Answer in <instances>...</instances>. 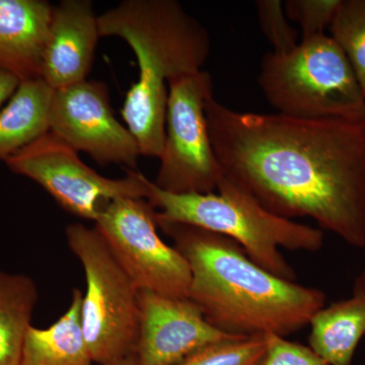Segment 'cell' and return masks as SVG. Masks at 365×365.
Returning <instances> with one entry per match:
<instances>
[{
	"label": "cell",
	"instance_id": "e0dca14e",
	"mask_svg": "<svg viewBox=\"0 0 365 365\" xmlns=\"http://www.w3.org/2000/svg\"><path fill=\"white\" fill-rule=\"evenodd\" d=\"M38 299L37 285L30 276L0 270V365H21Z\"/></svg>",
	"mask_w": 365,
	"mask_h": 365
},
{
	"label": "cell",
	"instance_id": "603a6c76",
	"mask_svg": "<svg viewBox=\"0 0 365 365\" xmlns=\"http://www.w3.org/2000/svg\"><path fill=\"white\" fill-rule=\"evenodd\" d=\"M21 81V79L11 72L0 68V107L13 97Z\"/></svg>",
	"mask_w": 365,
	"mask_h": 365
},
{
	"label": "cell",
	"instance_id": "9c48e42d",
	"mask_svg": "<svg viewBox=\"0 0 365 365\" xmlns=\"http://www.w3.org/2000/svg\"><path fill=\"white\" fill-rule=\"evenodd\" d=\"M157 227L150 203L130 197L106 204L96 220V227L139 290L188 297L189 264L160 239Z\"/></svg>",
	"mask_w": 365,
	"mask_h": 365
},
{
	"label": "cell",
	"instance_id": "30bf717a",
	"mask_svg": "<svg viewBox=\"0 0 365 365\" xmlns=\"http://www.w3.org/2000/svg\"><path fill=\"white\" fill-rule=\"evenodd\" d=\"M50 132L101 165L136 169L140 151L129 129L113 114L105 83L83 81L54 91Z\"/></svg>",
	"mask_w": 365,
	"mask_h": 365
},
{
	"label": "cell",
	"instance_id": "277c9868",
	"mask_svg": "<svg viewBox=\"0 0 365 365\" xmlns=\"http://www.w3.org/2000/svg\"><path fill=\"white\" fill-rule=\"evenodd\" d=\"M146 186V200L160 209L157 223H184L230 237L255 263L284 279L294 281L297 274L280 249L317 252L323 247L321 230L273 215L225 175L218 194L169 193L148 179Z\"/></svg>",
	"mask_w": 365,
	"mask_h": 365
},
{
	"label": "cell",
	"instance_id": "3957f363",
	"mask_svg": "<svg viewBox=\"0 0 365 365\" xmlns=\"http://www.w3.org/2000/svg\"><path fill=\"white\" fill-rule=\"evenodd\" d=\"M101 37L124 40L135 54L139 79L121 114L140 155L160 158L165 140L168 83L202 71L210 54L207 31L175 0H125L98 14Z\"/></svg>",
	"mask_w": 365,
	"mask_h": 365
},
{
	"label": "cell",
	"instance_id": "7a4b0ae2",
	"mask_svg": "<svg viewBox=\"0 0 365 365\" xmlns=\"http://www.w3.org/2000/svg\"><path fill=\"white\" fill-rule=\"evenodd\" d=\"M157 225L189 264L188 299L222 332L285 337L309 325L325 307L322 290L269 272L230 237L184 223Z\"/></svg>",
	"mask_w": 365,
	"mask_h": 365
},
{
	"label": "cell",
	"instance_id": "44dd1931",
	"mask_svg": "<svg viewBox=\"0 0 365 365\" xmlns=\"http://www.w3.org/2000/svg\"><path fill=\"white\" fill-rule=\"evenodd\" d=\"M256 7L262 32L272 45L273 52H289L299 45V33L288 23L282 1L258 0Z\"/></svg>",
	"mask_w": 365,
	"mask_h": 365
},
{
	"label": "cell",
	"instance_id": "6da1fadb",
	"mask_svg": "<svg viewBox=\"0 0 365 365\" xmlns=\"http://www.w3.org/2000/svg\"><path fill=\"white\" fill-rule=\"evenodd\" d=\"M209 135L228 179L273 215L311 217L365 247V120L241 113L211 98Z\"/></svg>",
	"mask_w": 365,
	"mask_h": 365
},
{
	"label": "cell",
	"instance_id": "52a82bcc",
	"mask_svg": "<svg viewBox=\"0 0 365 365\" xmlns=\"http://www.w3.org/2000/svg\"><path fill=\"white\" fill-rule=\"evenodd\" d=\"M165 140L155 186L173 194L211 193L225 172L209 135L206 105L212 78L200 71L168 83Z\"/></svg>",
	"mask_w": 365,
	"mask_h": 365
},
{
	"label": "cell",
	"instance_id": "cb8c5ba5",
	"mask_svg": "<svg viewBox=\"0 0 365 365\" xmlns=\"http://www.w3.org/2000/svg\"><path fill=\"white\" fill-rule=\"evenodd\" d=\"M353 294L364 295L365 297V269L364 272L360 274L359 277L355 281L354 292H353Z\"/></svg>",
	"mask_w": 365,
	"mask_h": 365
},
{
	"label": "cell",
	"instance_id": "7402d4cb",
	"mask_svg": "<svg viewBox=\"0 0 365 365\" xmlns=\"http://www.w3.org/2000/svg\"><path fill=\"white\" fill-rule=\"evenodd\" d=\"M267 350L258 365H328L309 347L266 333Z\"/></svg>",
	"mask_w": 365,
	"mask_h": 365
},
{
	"label": "cell",
	"instance_id": "8fae6325",
	"mask_svg": "<svg viewBox=\"0 0 365 365\" xmlns=\"http://www.w3.org/2000/svg\"><path fill=\"white\" fill-rule=\"evenodd\" d=\"M137 365H176L204 346L242 338L209 324L188 297L139 290Z\"/></svg>",
	"mask_w": 365,
	"mask_h": 365
},
{
	"label": "cell",
	"instance_id": "ffe728a7",
	"mask_svg": "<svg viewBox=\"0 0 365 365\" xmlns=\"http://www.w3.org/2000/svg\"><path fill=\"white\" fill-rule=\"evenodd\" d=\"M342 0H287L283 4L287 19L299 24L302 40L324 35L339 11Z\"/></svg>",
	"mask_w": 365,
	"mask_h": 365
},
{
	"label": "cell",
	"instance_id": "5b68a950",
	"mask_svg": "<svg viewBox=\"0 0 365 365\" xmlns=\"http://www.w3.org/2000/svg\"><path fill=\"white\" fill-rule=\"evenodd\" d=\"M258 83L277 114L300 119L365 120V96L345 53L331 36L267 52Z\"/></svg>",
	"mask_w": 365,
	"mask_h": 365
},
{
	"label": "cell",
	"instance_id": "ac0fdd59",
	"mask_svg": "<svg viewBox=\"0 0 365 365\" xmlns=\"http://www.w3.org/2000/svg\"><path fill=\"white\" fill-rule=\"evenodd\" d=\"M329 29L351 64L365 96V0H342Z\"/></svg>",
	"mask_w": 365,
	"mask_h": 365
},
{
	"label": "cell",
	"instance_id": "8992f818",
	"mask_svg": "<svg viewBox=\"0 0 365 365\" xmlns=\"http://www.w3.org/2000/svg\"><path fill=\"white\" fill-rule=\"evenodd\" d=\"M69 249L83 265L86 294L81 325L95 364L135 354L139 333L138 287L97 227H66Z\"/></svg>",
	"mask_w": 365,
	"mask_h": 365
},
{
	"label": "cell",
	"instance_id": "7c38bea8",
	"mask_svg": "<svg viewBox=\"0 0 365 365\" xmlns=\"http://www.w3.org/2000/svg\"><path fill=\"white\" fill-rule=\"evenodd\" d=\"M98 19L88 0L54 6L41 67V78L53 90L86 81L101 37Z\"/></svg>",
	"mask_w": 365,
	"mask_h": 365
},
{
	"label": "cell",
	"instance_id": "5bb4252c",
	"mask_svg": "<svg viewBox=\"0 0 365 365\" xmlns=\"http://www.w3.org/2000/svg\"><path fill=\"white\" fill-rule=\"evenodd\" d=\"M83 297L76 288L68 309L54 324L29 328L21 365H95L81 325Z\"/></svg>",
	"mask_w": 365,
	"mask_h": 365
},
{
	"label": "cell",
	"instance_id": "4fadbf2b",
	"mask_svg": "<svg viewBox=\"0 0 365 365\" xmlns=\"http://www.w3.org/2000/svg\"><path fill=\"white\" fill-rule=\"evenodd\" d=\"M53 11L44 0H0V68L21 81L41 78Z\"/></svg>",
	"mask_w": 365,
	"mask_h": 365
},
{
	"label": "cell",
	"instance_id": "d4e9b609",
	"mask_svg": "<svg viewBox=\"0 0 365 365\" xmlns=\"http://www.w3.org/2000/svg\"><path fill=\"white\" fill-rule=\"evenodd\" d=\"M103 365H137L135 354L129 355V356L116 359Z\"/></svg>",
	"mask_w": 365,
	"mask_h": 365
},
{
	"label": "cell",
	"instance_id": "2e32d148",
	"mask_svg": "<svg viewBox=\"0 0 365 365\" xmlns=\"http://www.w3.org/2000/svg\"><path fill=\"white\" fill-rule=\"evenodd\" d=\"M309 348L328 365H351L365 335V297L353 294L319 309L311 322Z\"/></svg>",
	"mask_w": 365,
	"mask_h": 365
},
{
	"label": "cell",
	"instance_id": "ba28073f",
	"mask_svg": "<svg viewBox=\"0 0 365 365\" xmlns=\"http://www.w3.org/2000/svg\"><path fill=\"white\" fill-rule=\"evenodd\" d=\"M4 163L14 174L40 185L71 215L95 222L110 201L125 197L146 199L148 195V178L141 173L127 170L122 179L103 177L50 131Z\"/></svg>",
	"mask_w": 365,
	"mask_h": 365
},
{
	"label": "cell",
	"instance_id": "d6986e66",
	"mask_svg": "<svg viewBox=\"0 0 365 365\" xmlns=\"http://www.w3.org/2000/svg\"><path fill=\"white\" fill-rule=\"evenodd\" d=\"M267 350L265 334L204 346L176 365H258Z\"/></svg>",
	"mask_w": 365,
	"mask_h": 365
},
{
	"label": "cell",
	"instance_id": "9a60e30c",
	"mask_svg": "<svg viewBox=\"0 0 365 365\" xmlns=\"http://www.w3.org/2000/svg\"><path fill=\"white\" fill-rule=\"evenodd\" d=\"M54 91L41 78L21 81L0 111V160L6 162L50 131Z\"/></svg>",
	"mask_w": 365,
	"mask_h": 365
}]
</instances>
